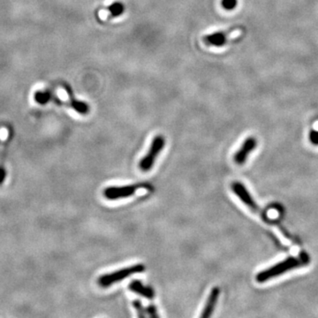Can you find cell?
Listing matches in <instances>:
<instances>
[{"label":"cell","instance_id":"obj_1","mask_svg":"<svg viewBox=\"0 0 318 318\" xmlns=\"http://www.w3.org/2000/svg\"><path fill=\"white\" fill-rule=\"evenodd\" d=\"M309 256L306 253H300L299 256H291L287 259L274 265L273 266L260 271L256 275V281L265 283L274 278L286 273L289 270L303 267L309 264Z\"/></svg>","mask_w":318,"mask_h":318},{"label":"cell","instance_id":"obj_2","mask_svg":"<svg viewBox=\"0 0 318 318\" xmlns=\"http://www.w3.org/2000/svg\"><path fill=\"white\" fill-rule=\"evenodd\" d=\"M231 188L232 191L234 192L235 195L238 197L241 202H242L246 206H247L253 213H255L256 215L260 216L262 220L265 221V223L269 224V225H275L278 226L279 229L281 230L285 237L289 238L292 241H293L294 239L292 238L291 235L287 233L286 230L284 229L282 227L281 224L278 222V221L274 220L272 218H270L266 212H264L262 209L259 208L258 204L256 203V201L252 197L251 194L248 192V190L246 188V186L243 185L242 183L238 182V181H234L231 185Z\"/></svg>","mask_w":318,"mask_h":318},{"label":"cell","instance_id":"obj_3","mask_svg":"<svg viewBox=\"0 0 318 318\" xmlns=\"http://www.w3.org/2000/svg\"><path fill=\"white\" fill-rule=\"evenodd\" d=\"M145 270V266L141 264L132 265L123 269L116 270L110 273L104 274L97 279V283L103 288L110 287L116 283L122 281L126 278H129L133 274L141 273Z\"/></svg>","mask_w":318,"mask_h":318},{"label":"cell","instance_id":"obj_4","mask_svg":"<svg viewBox=\"0 0 318 318\" xmlns=\"http://www.w3.org/2000/svg\"><path fill=\"white\" fill-rule=\"evenodd\" d=\"M164 144L165 140L163 135H157L154 137L150 144V150L139 163V168L142 172H149L150 169L153 167L159 155L164 147Z\"/></svg>","mask_w":318,"mask_h":318},{"label":"cell","instance_id":"obj_5","mask_svg":"<svg viewBox=\"0 0 318 318\" xmlns=\"http://www.w3.org/2000/svg\"><path fill=\"white\" fill-rule=\"evenodd\" d=\"M139 186H109L104 190L103 194L107 200L116 201L119 199L130 197L136 193Z\"/></svg>","mask_w":318,"mask_h":318},{"label":"cell","instance_id":"obj_6","mask_svg":"<svg viewBox=\"0 0 318 318\" xmlns=\"http://www.w3.org/2000/svg\"><path fill=\"white\" fill-rule=\"evenodd\" d=\"M257 145V141L255 137H247L238 151L234 154V160L238 165H242L247 161V158Z\"/></svg>","mask_w":318,"mask_h":318},{"label":"cell","instance_id":"obj_7","mask_svg":"<svg viewBox=\"0 0 318 318\" xmlns=\"http://www.w3.org/2000/svg\"><path fill=\"white\" fill-rule=\"evenodd\" d=\"M220 295V288L219 287H213L210 294L208 296L207 300L205 302V306L203 309V312L201 314V318H208L212 317V314L215 310L217 300Z\"/></svg>","mask_w":318,"mask_h":318},{"label":"cell","instance_id":"obj_8","mask_svg":"<svg viewBox=\"0 0 318 318\" xmlns=\"http://www.w3.org/2000/svg\"><path fill=\"white\" fill-rule=\"evenodd\" d=\"M233 31V29L225 31H217L212 34L204 36V42L207 45L210 46H214V47H222L224 46L228 38V35Z\"/></svg>","mask_w":318,"mask_h":318},{"label":"cell","instance_id":"obj_9","mask_svg":"<svg viewBox=\"0 0 318 318\" xmlns=\"http://www.w3.org/2000/svg\"><path fill=\"white\" fill-rule=\"evenodd\" d=\"M128 287H129V289L131 291L135 292V293L139 294V295L144 297L146 299L152 300L154 298L155 292L153 291V289L150 287L145 286L140 280H132L129 284Z\"/></svg>","mask_w":318,"mask_h":318},{"label":"cell","instance_id":"obj_10","mask_svg":"<svg viewBox=\"0 0 318 318\" xmlns=\"http://www.w3.org/2000/svg\"><path fill=\"white\" fill-rule=\"evenodd\" d=\"M71 107L74 108L77 112H79L80 114L87 115L89 112V106L88 104L75 100L74 97H72L71 100Z\"/></svg>","mask_w":318,"mask_h":318},{"label":"cell","instance_id":"obj_11","mask_svg":"<svg viewBox=\"0 0 318 318\" xmlns=\"http://www.w3.org/2000/svg\"><path fill=\"white\" fill-rule=\"evenodd\" d=\"M107 10L110 12L111 17H119L125 12V5L121 2H114L107 7Z\"/></svg>","mask_w":318,"mask_h":318},{"label":"cell","instance_id":"obj_12","mask_svg":"<svg viewBox=\"0 0 318 318\" xmlns=\"http://www.w3.org/2000/svg\"><path fill=\"white\" fill-rule=\"evenodd\" d=\"M132 307L136 310L137 316L140 318H144L147 314H146V309L143 307V305L139 300H135L132 301Z\"/></svg>","mask_w":318,"mask_h":318},{"label":"cell","instance_id":"obj_13","mask_svg":"<svg viewBox=\"0 0 318 318\" xmlns=\"http://www.w3.org/2000/svg\"><path fill=\"white\" fill-rule=\"evenodd\" d=\"M221 4H222L223 8L225 9V10L232 11L237 6L238 0H222Z\"/></svg>","mask_w":318,"mask_h":318},{"label":"cell","instance_id":"obj_14","mask_svg":"<svg viewBox=\"0 0 318 318\" xmlns=\"http://www.w3.org/2000/svg\"><path fill=\"white\" fill-rule=\"evenodd\" d=\"M146 314H147V316H149L150 318H159V313H158L157 307L153 304L149 305V306L147 307V309H146Z\"/></svg>","mask_w":318,"mask_h":318},{"label":"cell","instance_id":"obj_15","mask_svg":"<svg viewBox=\"0 0 318 318\" xmlns=\"http://www.w3.org/2000/svg\"><path fill=\"white\" fill-rule=\"evenodd\" d=\"M309 141L314 145H318V131L312 130L309 132Z\"/></svg>","mask_w":318,"mask_h":318},{"label":"cell","instance_id":"obj_16","mask_svg":"<svg viewBox=\"0 0 318 318\" xmlns=\"http://www.w3.org/2000/svg\"><path fill=\"white\" fill-rule=\"evenodd\" d=\"M6 175H7V172L4 166H0V185H2L3 182L5 181Z\"/></svg>","mask_w":318,"mask_h":318}]
</instances>
